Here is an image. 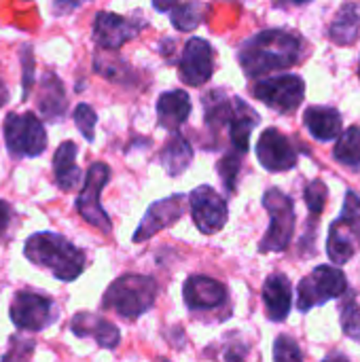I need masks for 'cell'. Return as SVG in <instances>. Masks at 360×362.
<instances>
[{"label":"cell","instance_id":"277c9868","mask_svg":"<svg viewBox=\"0 0 360 362\" xmlns=\"http://www.w3.org/2000/svg\"><path fill=\"white\" fill-rule=\"evenodd\" d=\"M263 206L269 214V229L259 244L261 252H284L295 231V204L280 189L272 187L263 195Z\"/></svg>","mask_w":360,"mask_h":362},{"label":"cell","instance_id":"8d00e7d4","mask_svg":"<svg viewBox=\"0 0 360 362\" xmlns=\"http://www.w3.org/2000/svg\"><path fill=\"white\" fill-rule=\"evenodd\" d=\"M11 206L6 204V202H2L0 199V233H4V229L8 227V223H11Z\"/></svg>","mask_w":360,"mask_h":362},{"label":"cell","instance_id":"7c38bea8","mask_svg":"<svg viewBox=\"0 0 360 362\" xmlns=\"http://www.w3.org/2000/svg\"><path fill=\"white\" fill-rule=\"evenodd\" d=\"M146 25L144 19L138 17H123L117 13H98L95 21H93V40L98 42V47L115 51L119 47H123L127 40H132L134 36L140 34V30Z\"/></svg>","mask_w":360,"mask_h":362},{"label":"cell","instance_id":"7a4b0ae2","mask_svg":"<svg viewBox=\"0 0 360 362\" xmlns=\"http://www.w3.org/2000/svg\"><path fill=\"white\" fill-rule=\"evenodd\" d=\"M23 255L36 267H45L53 274V278L62 282L76 280L85 269V252L68 242L64 235L40 231L28 238L23 246Z\"/></svg>","mask_w":360,"mask_h":362},{"label":"cell","instance_id":"f35d334b","mask_svg":"<svg viewBox=\"0 0 360 362\" xmlns=\"http://www.w3.org/2000/svg\"><path fill=\"white\" fill-rule=\"evenodd\" d=\"M6 100H8V91H6V87L2 85V81H0V106H4Z\"/></svg>","mask_w":360,"mask_h":362},{"label":"cell","instance_id":"44dd1931","mask_svg":"<svg viewBox=\"0 0 360 362\" xmlns=\"http://www.w3.org/2000/svg\"><path fill=\"white\" fill-rule=\"evenodd\" d=\"M259 123V115L257 110L246 104L240 98H233V117L229 123V136H231V144L233 151L238 153H246L248 151V142H250V134Z\"/></svg>","mask_w":360,"mask_h":362},{"label":"cell","instance_id":"4316f807","mask_svg":"<svg viewBox=\"0 0 360 362\" xmlns=\"http://www.w3.org/2000/svg\"><path fill=\"white\" fill-rule=\"evenodd\" d=\"M208 8L210 6L204 2H174V6L170 11V21L174 23L176 30L191 32L204 21Z\"/></svg>","mask_w":360,"mask_h":362},{"label":"cell","instance_id":"4fadbf2b","mask_svg":"<svg viewBox=\"0 0 360 362\" xmlns=\"http://www.w3.org/2000/svg\"><path fill=\"white\" fill-rule=\"evenodd\" d=\"M178 74L185 85L202 87L214 74V49L204 38H189L178 62Z\"/></svg>","mask_w":360,"mask_h":362},{"label":"cell","instance_id":"ac0fdd59","mask_svg":"<svg viewBox=\"0 0 360 362\" xmlns=\"http://www.w3.org/2000/svg\"><path fill=\"white\" fill-rule=\"evenodd\" d=\"M263 303L267 318L274 322H284L293 305V288L286 276L272 274L263 284Z\"/></svg>","mask_w":360,"mask_h":362},{"label":"cell","instance_id":"83f0119b","mask_svg":"<svg viewBox=\"0 0 360 362\" xmlns=\"http://www.w3.org/2000/svg\"><path fill=\"white\" fill-rule=\"evenodd\" d=\"M333 157L342 165L360 170V125H350L339 136V140L333 148Z\"/></svg>","mask_w":360,"mask_h":362},{"label":"cell","instance_id":"cb8c5ba5","mask_svg":"<svg viewBox=\"0 0 360 362\" xmlns=\"http://www.w3.org/2000/svg\"><path fill=\"white\" fill-rule=\"evenodd\" d=\"M161 165L166 168V172L170 176H180L189 163L193 161V148L189 144V140L180 134H172L166 142V146L161 148Z\"/></svg>","mask_w":360,"mask_h":362},{"label":"cell","instance_id":"e575fe53","mask_svg":"<svg viewBox=\"0 0 360 362\" xmlns=\"http://www.w3.org/2000/svg\"><path fill=\"white\" fill-rule=\"evenodd\" d=\"M21 68H23V78H21V85H23V100L30 95L32 91V85H34V55H32V47H21Z\"/></svg>","mask_w":360,"mask_h":362},{"label":"cell","instance_id":"836d02e7","mask_svg":"<svg viewBox=\"0 0 360 362\" xmlns=\"http://www.w3.org/2000/svg\"><path fill=\"white\" fill-rule=\"evenodd\" d=\"M32 352H34L32 339H23L19 335H13L8 339V350L2 356V362H30Z\"/></svg>","mask_w":360,"mask_h":362},{"label":"cell","instance_id":"d4e9b609","mask_svg":"<svg viewBox=\"0 0 360 362\" xmlns=\"http://www.w3.org/2000/svg\"><path fill=\"white\" fill-rule=\"evenodd\" d=\"M360 11L356 4H344L329 28V38L335 45H352L359 38Z\"/></svg>","mask_w":360,"mask_h":362},{"label":"cell","instance_id":"74e56055","mask_svg":"<svg viewBox=\"0 0 360 362\" xmlns=\"http://www.w3.org/2000/svg\"><path fill=\"white\" fill-rule=\"evenodd\" d=\"M323 362H350V361H348V358H346L344 354H337V352H335V354L327 356V358H325Z\"/></svg>","mask_w":360,"mask_h":362},{"label":"cell","instance_id":"8992f818","mask_svg":"<svg viewBox=\"0 0 360 362\" xmlns=\"http://www.w3.org/2000/svg\"><path fill=\"white\" fill-rule=\"evenodd\" d=\"M4 142L15 159L38 157L47 148V134L40 119L34 112H11L4 119Z\"/></svg>","mask_w":360,"mask_h":362},{"label":"cell","instance_id":"e0dca14e","mask_svg":"<svg viewBox=\"0 0 360 362\" xmlns=\"http://www.w3.org/2000/svg\"><path fill=\"white\" fill-rule=\"evenodd\" d=\"M70 331L76 337H93L95 344L104 350H115L121 341V333L112 322H108L95 314H89V312L76 314L70 320Z\"/></svg>","mask_w":360,"mask_h":362},{"label":"cell","instance_id":"ba28073f","mask_svg":"<svg viewBox=\"0 0 360 362\" xmlns=\"http://www.w3.org/2000/svg\"><path fill=\"white\" fill-rule=\"evenodd\" d=\"M8 316L13 325L21 331H42L57 320L59 310L55 301L47 295L34 291H19L11 301Z\"/></svg>","mask_w":360,"mask_h":362},{"label":"cell","instance_id":"52a82bcc","mask_svg":"<svg viewBox=\"0 0 360 362\" xmlns=\"http://www.w3.org/2000/svg\"><path fill=\"white\" fill-rule=\"evenodd\" d=\"M348 293V278L342 269L331 265L316 267L297 286V308L299 312H310L331 299H339Z\"/></svg>","mask_w":360,"mask_h":362},{"label":"cell","instance_id":"603a6c76","mask_svg":"<svg viewBox=\"0 0 360 362\" xmlns=\"http://www.w3.org/2000/svg\"><path fill=\"white\" fill-rule=\"evenodd\" d=\"M66 106L68 102H66L62 81L53 72H45L42 83H40V95H38L40 115L49 121H59L66 112Z\"/></svg>","mask_w":360,"mask_h":362},{"label":"cell","instance_id":"30bf717a","mask_svg":"<svg viewBox=\"0 0 360 362\" xmlns=\"http://www.w3.org/2000/svg\"><path fill=\"white\" fill-rule=\"evenodd\" d=\"M110 180V168L102 161L93 163L87 170V178H85V187L81 189L79 197H76V210L79 214L93 225L95 229H100L102 233H110L112 231V223L108 218V214L104 212V208L100 206V193L106 187V182Z\"/></svg>","mask_w":360,"mask_h":362},{"label":"cell","instance_id":"ab89813d","mask_svg":"<svg viewBox=\"0 0 360 362\" xmlns=\"http://www.w3.org/2000/svg\"><path fill=\"white\" fill-rule=\"evenodd\" d=\"M359 76H360V70H359Z\"/></svg>","mask_w":360,"mask_h":362},{"label":"cell","instance_id":"f546056e","mask_svg":"<svg viewBox=\"0 0 360 362\" xmlns=\"http://www.w3.org/2000/svg\"><path fill=\"white\" fill-rule=\"evenodd\" d=\"M240 159H242V153L238 151H231L229 155H225L216 168H219V176L225 185V189L229 193H236V182H238V176H240Z\"/></svg>","mask_w":360,"mask_h":362},{"label":"cell","instance_id":"f1b7e54d","mask_svg":"<svg viewBox=\"0 0 360 362\" xmlns=\"http://www.w3.org/2000/svg\"><path fill=\"white\" fill-rule=\"evenodd\" d=\"M339 320H342L344 333L350 339L360 341V308L352 291H348L346 293V299L339 303Z\"/></svg>","mask_w":360,"mask_h":362},{"label":"cell","instance_id":"5b68a950","mask_svg":"<svg viewBox=\"0 0 360 362\" xmlns=\"http://www.w3.org/2000/svg\"><path fill=\"white\" fill-rule=\"evenodd\" d=\"M356 248H360V197L348 191L344 210L329 229L327 252L335 265H344L354 257Z\"/></svg>","mask_w":360,"mask_h":362},{"label":"cell","instance_id":"6da1fadb","mask_svg":"<svg viewBox=\"0 0 360 362\" xmlns=\"http://www.w3.org/2000/svg\"><path fill=\"white\" fill-rule=\"evenodd\" d=\"M303 57V40L289 30H263L238 49V62L246 76L259 78L276 70L293 68Z\"/></svg>","mask_w":360,"mask_h":362},{"label":"cell","instance_id":"d590c367","mask_svg":"<svg viewBox=\"0 0 360 362\" xmlns=\"http://www.w3.org/2000/svg\"><path fill=\"white\" fill-rule=\"evenodd\" d=\"M246 354H248V346L242 339H229L223 352L225 362H244Z\"/></svg>","mask_w":360,"mask_h":362},{"label":"cell","instance_id":"60d3db41","mask_svg":"<svg viewBox=\"0 0 360 362\" xmlns=\"http://www.w3.org/2000/svg\"><path fill=\"white\" fill-rule=\"evenodd\" d=\"M163 362H168V361H163Z\"/></svg>","mask_w":360,"mask_h":362},{"label":"cell","instance_id":"4dcf8cb0","mask_svg":"<svg viewBox=\"0 0 360 362\" xmlns=\"http://www.w3.org/2000/svg\"><path fill=\"white\" fill-rule=\"evenodd\" d=\"M303 197H306V204H308V210L312 212V216H318V214L325 210V206H327L329 189H327V185H325L323 180L316 178V180H312V182L306 187Z\"/></svg>","mask_w":360,"mask_h":362},{"label":"cell","instance_id":"8fae6325","mask_svg":"<svg viewBox=\"0 0 360 362\" xmlns=\"http://www.w3.org/2000/svg\"><path fill=\"white\" fill-rule=\"evenodd\" d=\"M189 206H191L193 221L202 233L214 235L225 227L227 216H229L227 202L212 187H206V185L197 187L189 195Z\"/></svg>","mask_w":360,"mask_h":362},{"label":"cell","instance_id":"5bb4252c","mask_svg":"<svg viewBox=\"0 0 360 362\" xmlns=\"http://www.w3.org/2000/svg\"><path fill=\"white\" fill-rule=\"evenodd\" d=\"M187 202H189L187 195H172V197H166V199H159V202L151 204V208L142 216V223L134 231V238H132L134 244L146 242L155 233H159L166 227H170L172 223H176L180 216H185V212L189 208Z\"/></svg>","mask_w":360,"mask_h":362},{"label":"cell","instance_id":"484cf974","mask_svg":"<svg viewBox=\"0 0 360 362\" xmlns=\"http://www.w3.org/2000/svg\"><path fill=\"white\" fill-rule=\"evenodd\" d=\"M204 121L210 129H221L231 123L233 117V100L227 98L223 89H212L204 95Z\"/></svg>","mask_w":360,"mask_h":362},{"label":"cell","instance_id":"d6986e66","mask_svg":"<svg viewBox=\"0 0 360 362\" xmlns=\"http://www.w3.org/2000/svg\"><path fill=\"white\" fill-rule=\"evenodd\" d=\"M191 115V98L182 89L166 91L157 100V117L159 125L166 129H178Z\"/></svg>","mask_w":360,"mask_h":362},{"label":"cell","instance_id":"3957f363","mask_svg":"<svg viewBox=\"0 0 360 362\" xmlns=\"http://www.w3.org/2000/svg\"><path fill=\"white\" fill-rule=\"evenodd\" d=\"M157 299V282L151 276L125 274L117 278L102 297V308L134 320L146 314Z\"/></svg>","mask_w":360,"mask_h":362},{"label":"cell","instance_id":"d6a6232c","mask_svg":"<svg viewBox=\"0 0 360 362\" xmlns=\"http://www.w3.org/2000/svg\"><path fill=\"white\" fill-rule=\"evenodd\" d=\"M74 123L79 127V132L83 134V138L87 142H93V134H95V123H98V115L89 104H79L74 108Z\"/></svg>","mask_w":360,"mask_h":362},{"label":"cell","instance_id":"7402d4cb","mask_svg":"<svg viewBox=\"0 0 360 362\" xmlns=\"http://www.w3.org/2000/svg\"><path fill=\"white\" fill-rule=\"evenodd\" d=\"M76 144L74 142H62L53 155V172L55 182L62 191H72L81 182V170L76 165Z\"/></svg>","mask_w":360,"mask_h":362},{"label":"cell","instance_id":"1f68e13d","mask_svg":"<svg viewBox=\"0 0 360 362\" xmlns=\"http://www.w3.org/2000/svg\"><path fill=\"white\" fill-rule=\"evenodd\" d=\"M274 362H303L301 348L289 335H280L274 341Z\"/></svg>","mask_w":360,"mask_h":362},{"label":"cell","instance_id":"9c48e42d","mask_svg":"<svg viewBox=\"0 0 360 362\" xmlns=\"http://www.w3.org/2000/svg\"><path fill=\"white\" fill-rule=\"evenodd\" d=\"M252 95L282 115H293L306 98V83L299 74H280L259 81L252 87Z\"/></svg>","mask_w":360,"mask_h":362},{"label":"cell","instance_id":"2e32d148","mask_svg":"<svg viewBox=\"0 0 360 362\" xmlns=\"http://www.w3.org/2000/svg\"><path fill=\"white\" fill-rule=\"evenodd\" d=\"M182 297L191 312L219 310L227 303V288H225V284L216 282L214 278L191 276L185 282Z\"/></svg>","mask_w":360,"mask_h":362},{"label":"cell","instance_id":"9a60e30c","mask_svg":"<svg viewBox=\"0 0 360 362\" xmlns=\"http://www.w3.org/2000/svg\"><path fill=\"white\" fill-rule=\"evenodd\" d=\"M257 157L261 165L269 172H286L297 165V151L291 140L276 127L261 134L257 142Z\"/></svg>","mask_w":360,"mask_h":362},{"label":"cell","instance_id":"ffe728a7","mask_svg":"<svg viewBox=\"0 0 360 362\" xmlns=\"http://www.w3.org/2000/svg\"><path fill=\"white\" fill-rule=\"evenodd\" d=\"M303 123H306L308 132L320 142L335 140L337 136L344 134L342 132V115L331 106H310L303 115Z\"/></svg>","mask_w":360,"mask_h":362}]
</instances>
